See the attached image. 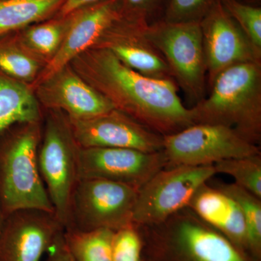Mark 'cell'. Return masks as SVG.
<instances>
[{
  "label": "cell",
  "instance_id": "cell-24",
  "mask_svg": "<svg viewBox=\"0 0 261 261\" xmlns=\"http://www.w3.org/2000/svg\"><path fill=\"white\" fill-rule=\"evenodd\" d=\"M216 173H224L234 184L261 199V154L219 161L213 165Z\"/></svg>",
  "mask_w": 261,
  "mask_h": 261
},
{
  "label": "cell",
  "instance_id": "cell-29",
  "mask_svg": "<svg viewBox=\"0 0 261 261\" xmlns=\"http://www.w3.org/2000/svg\"><path fill=\"white\" fill-rule=\"evenodd\" d=\"M63 232L48 250L45 261H74L65 243Z\"/></svg>",
  "mask_w": 261,
  "mask_h": 261
},
{
  "label": "cell",
  "instance_id": "cell-18",
  "mask_svg": "<svg viewBox=\"0 0 261 261\" xmlns=\"http://www.w3.org/2000/svg\"><path fill=\"white\" fill-rule=\"evenodd\" d=\"M41 119L32 86L0 71V137L15 125L39 123Z\"/></svg>",
  "mask_w": 261,
  "mask_h": 261
},
{
  "label": "cell",
  "instance_id": "cell-30",
  "mask_svg": "<svg viewBox=\"0 0 261 261\" xmlns=\"http://www.w3.org/2000/svg\"><path fill=\"white\" fill-rule=\"evenodd\" d=\"M100 1L102 0H65L63 6L59 10V17L67 16L84 7L88 6Z\"/></svg>",
  "mask_w": 261,
  "mask_h": 261
},
{
  "label": "cell",
  "instance_id": "cell-6",
  "mask_svg": "<svg viewBox=\"0 0 261 261\" xmlns=\"http://www.w3.org/2000/svg\"><path fill=\"white\" fill-rule=\"evenodd\" d=\"M145 34L167 63L173 80L197 104L205 97L206 67L200 22L147 25Z\"/></svg>",
  "mask_w": 261,
  "mask_h": 261
},
{
  "label": "cell",
  "instance_id": "cell-7",
  "mask_svg": "<svg viewBox=\"0 0 261 261\" xmlns=\"http://www.w3.org/2000/svg\"><path fill=\"white\" fill-rule=\"evenodd\" d=\"M137 193L138 190L124 184L97 178L80 179L70 200L66 228L116 231L130 226L133 224Z\"/></svg>",
  "mask_w": 261,
  "mask_h": 261
},
{
  "label": "cell",
  "instance_id": "cell-10",
  "mask_svg": "<svg viewBox=\"0 0 261 261\" xmlns=\"http://www.w3.org/2000/svg\"><path fill=\"white\" fill-rule=\"evenodd\" d=\"M167 166L163 151L91 147L80 148V179L97 178L124 184L140 190L155 173Z\"/></svg>",
  "mask_w": 261,
  "mask_h": 261
},
{
  "label": "cell",
  "instance_id": "cell-23",
  "mask_svg": "<svg viewBox=\"0 0 261 261\" xmlns=\"http://www.w3.org/2000/svg\"><path fill=\"white\" fill-rule=\"evenodd\" d=\"M215 187L238 204L246 221L249 248L258 258L261 250V199L234 183L217 184Z\"/></svg>",
  "mask_w": 261,
  "mask_h": 261
},
{
  "label": "cell",
  "instance_id": "cell-15",
  "mask_svg": "<svg viewBox=\"0 0 261 261\" xmlns=\"http://www.w3.org/2000/svg\"><path fill=\"white\" fill-rule=\"evenodd\" d=\"M147 25L122 15L92 47L109 51L123 64L147 76L173 80L164 58L146 36Z\"/></svg>",
  "mask_w": 261,
  "mask_h": 261
},
{
  "label": "cell",
  "instance_id": "cell-3",
  "mask_svg": "<svg viewBox=\"0 0 261 261\" xmlns=\"http://www.w3.org/2000/svg\"><path fill=\"white\" fill-rule=\"evenodd\" d=\"M40 122L15 125L0 137V211L54 213L38 162Z\"/></svg>",
  "mask_w": 261,
  "mask_h": 261
},
{
  "label": "cell",
  "instance_id": "cell-1",
  "mask_svg": "<svg viewBox=\"0 0 261 261\" xmlns=\"http://www.w3.org/2000/svg\"><path fill=\"white\" fill-rule=\"evenodd\" d=\"M68 65L115 109L160 135H173L194 124L190 108L182 103L173 80L142 74L101 48H89Z\"/></svg>",
  "mask_w": 261,
  "mask_h": 261
},
{
  "label": "cell",
  "instance_id": "cell-5",
  "mask_svg": "<svg viewBox=\"0 0 261 261\" xmlns=\"http://www.w3.org/2000/svg\"><path fill=\"white\" fill-rule=\"evenodd\" d=\"M80 148L68 117L61 111H49L39 144L38 162L55 214L65 229L68 227L72 195L80 181Z\"/></svg>",
  "mask_w": 261,
  "mask_h": 261
},
{
  "label": "cell",
  "instance_id": "cell-11",
  "mask_svg": "<svg viewBox=\"0 0 261 261\" xmlns=\"http://www.w3.org/2000/svg\"><path fill=\"white\" fill-rule=\"evenodd\" d=\"M68 118L72 134L81 148L113 147L145 152L163 150V136L118 110L86 119Z\"/></svg>",
  "mask_w": 261,
  "mask_h": 261
},
{
  "label": "cell",
  "instance_id": "cell-32",
  "mask_svg": "<svg viewBox=\"0 0 261 261\" xmlns=\"http://www.w3.org/2000/svg\"><path fill=\"white\" fill-rule=\"evenodd\" d=\"M3 221H4V218H3L1 211H0V232H1L2 227H3Z\"/></svg>",
  "mask_w": 261,
  "mask_h": 261
},
{
  "label": "cell",
  "instance_id": "cell-25",
  "mask_svg": "<svg viewBox=\"0 0 261 261\" xmlns=\"http://www.w3.org/2000/svg\"><path fill=\"white\" fill-rule=\"evenodd\" d=\"M228 15L238 23L257 54L261 57V8L239 0H220Z\"/></svg>",
  "mask_w": 261,
  "mask_h": 261
},
{
  "label": "cell",
  "instance_id": "cell-13",
  "mask_svg": "<svg viewBox=\"0 0 261 261\" xmlns=\"http://www.w3.org/2000/svg\"><path fill=\"white\" fill-rule=\"evenodd\" d=\"M200 24L209 86L229 67L248 62L261 63V57L220 0Z\"/></svg>",
  "mask_w": 261,
  "mask_h": 261
},
{
  "label": "cell",
  "instance_id": "cell-14",
  "mask_svg": "<svg viewBox=\"0 0 261 261\" xmlns=\"http://www.w3.org/2000/svg\"><path fill=\"white\" fill-rule=\"evenodd\" d=\"M121 15V0H102L70 14L69 25L61 47L31 86L47 80L75 57L93 47L106 29Z\"/></svg>",
  "mask_w": 261,
  "mask_h": 261
},
{
  "label": "cell",
  "instance_id": "cell-12",
  "mask_svg": "<svg viewBox=\"0 0 261 261\" xmlns=\"http://www.w3.org/2000/svg\"><path fill=\"white\" fill-rule=\"evenodd\" d=\"M65 227L54 213L21 210L4 219L0 261H41Z\"/></svg>",
  "mask_w": 261,
  "mask_h": 261
},
{
  "label": "cell",
  "instance_id": "cell-20",
  "mask_svg": "<svg viewBox=\"0 0 261 261\" xmlns=\"http://www.w3.org/2000/svg\"><path fill=\"white\" fill-rule=\"evenodd\" d=\"M46 63L24 46L18 32L0 37V71L32 84Z\"/></svg>",
  "mask_w": 261,
  "mask_h": 261
},
{
  "label": "cell",
  "instance_id": "cell-17",
  "mask_svg": "<svg viewBox=\"0 0 261 261\" xmlns=\"http://www.w3.org/2000/svg\"><path fill=\"white\" fill-rule=\"evenodd\" d=\"M187 207L227 238L237 248H249L246 221L238 204L217 187L204 184Z\"/></svg>",
  "mask_w": 261,
  "mask_h": 261
},
{
  "label": "cell",
  "instance_id": "cell-4",
  "mask_svg": "<svg viewBox=\"0 0 261 261\" xmlns=\"http://www.w3.org/2000/svg\"><path fill=\"white\" fill-rule=\"evenodd\" d=\"M162 261H249L227 238L186 207L159 224L137 226Z\"/></svg>",
  "mask_w": 261,
  "mask_h": 261
},
{
  "label": "cell",
  "instance_id": "cell-2",
  "mask_svg": "<svg viewBox=\"0 0 261 261\" xmlns=\"http://www.w3.org/2000/svg\"><path fill=\"white\" fill-rule=\"evenodd\" d=\"M207 97L190 108L195 123L229 127L245 140H261V63L233 65L219 73Z\"/></svg>",
  "mask_w": 261,
  "mask_h": 261
},
{
  "label": "cell",
  "instance_id": "cell-21",
  "mask_svg": "<svg viewBox=\"0 0 261 261\" xmlns=\"http://www.w3.org/2000/svg\"><path fill=\"white\" fill-rule=\"evenodd\" d=\"M114 232L107 228L87 231L66 228L63 238L74 261H113Z\"/></svg>",
  "mask_w": 261,
  "mask_h": 261
},
{
  "label": "cell",
  "instance_id": "cell-8",
  "mask_svg": "<svg viewBox=\"0 0 261 261\" xmlns=\"http://www.w3.org/2000/svg\"><path fill=\"white\" fill-rule=\"evenodd\" d=\"M163 137L166 167L213 166L224 160L261 154L259 145L222 125L195 123Z\"/></svg>",
  "mask_w": 261,
  "mask_h": 261
},
{
  "label": "cell",
  "instance_id": "cell-26",
  "mask_svg": "<svg viewBox=\"0 0 261 261\" xmlns=\"http://www.w3.org/2000/svg\"><path fill=\"white\" fill-rule=\"evenodd\" d=\"M219 0H168L163 20L170 23L200 22Z\"/></svg>",
  "mask_w": 261,
  "mask_h": 261
},
{
  "label": "cell",
  "instance_id": "cell-19",
  "mask_svg": "<svg viewBox=\"0 0 261 261\" xmlns=\"http://www.w3.org/2000/svg\"><path fill=\"white\" fill-rule=\"evenodd\" d=\"M65 0H0V37L19 32L59 12Z\"/></svg>",
  "mask_w": 261,
  "mask_h": 261
},
{
  "label": "cell",
  "instance_id": "cell-9",
  "mask_svg": "<svg viewBox=\"0 0 261 261\" xmlns=\"http://www.w3.org/2000/svg\"><path fill=\"white\" fill-rule=\"evenodd\" d=\"M215 174L214 166L163 168L138 190L132 223L140 226L162 222L187 207L195 192Z\"/></svg>",
  "mask_w": 261,
  "mask_h": 261
},
{
  "label": "cell",
  "instance_id": "cell-28",
  "mask_svg": "<svg viewBox=\"0 0 261 261\" xmlns=\"http://www.w3.org/2000/svg\"><path fill=\"white\" fill-rule=\"evenodd\" d=\"M122 15L152 24L162 20L168 0H121Z\"/></svg>",
  "mask_w": 261,
  "mask_h": 261
},
{
  "label": "cell",
  "instance_id": "cell-16",
  "mask_svg": "<svg viewBox=\"0 0 261 261\" xmlns=\"http://www.w3.org/2000/svg\"><path fill=\"white\" fill-rule=\"evenodd\" d=\"M39 102L49 111H63L73 119H86L115 109L109 100L65 65L47 80L32 87Z\"/></svg>",
  "mask_w": 261,
  "mask_h": 261
},
{
  "label": "cell",
  "instance_id": "cell-31",
  "mask_svg": "<svg viewBox=\"0 0 261 261\" xmlns=\"http://www.w3.org/2000/svg\"><path fill=\"white\" fill-rule=\"evenodd\" d=\"M239 1L246 3V4L257 5V6H258L257 4H258V3H260V0H239Z\"/></svg>",
  "mask_w": 261,
  "mask_h": 261
},
{
  "label": "cell",
  "instance_id": "cell-22",
  "mask_svg": "<svg viewBox=\"0 0 261 261\" xmlns=\"http://www.w3.org/2000/svg\"><path fill=\"white\" fill-rule=\"evenodd\" d=\"M70 15L19 31L24 46L47 63L56 55L68 28Z\"/></svg>",
  "mask_w": 261,
  "mask_h": 261
},
{
  "label": "cell",
  "instance_id": "cell-27",
  "mask_svg": "<svg viewBox=\"0 0 261 261\" xmlns=\"http://www.w3.org/2000/svg\"><path fill=\"white\" fill-rule=\"evenodd\" d=\"M142 250L143 241L135 225L115 231L112 243L113 261H142Z\"/></svg>",
  "mask_w": 261,
  "mask_h": 261
}]
</instances>
